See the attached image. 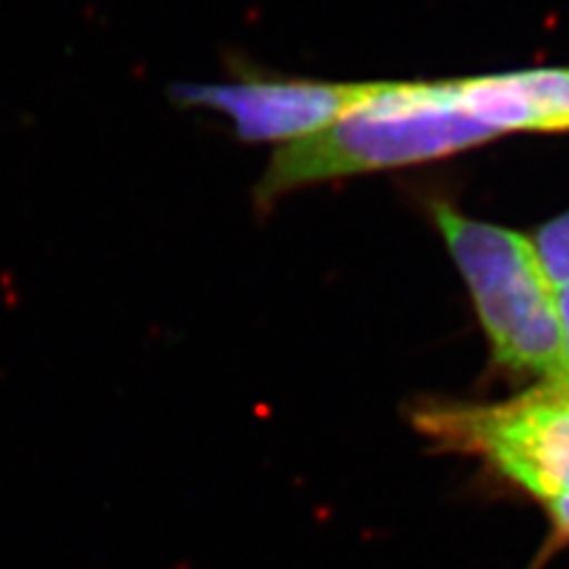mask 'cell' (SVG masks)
Wrapping results in <instances>:
<instances>
[{
	"instance_id": "6da1fadb",
	"label": "cell",
	"mask_w": 569,
	"mask_h": 569,
	"mask_svg": "<svg viewBox=\"0 0 569 569\" xmlns=\"http://www.w3.org/2000/svg\"><path fill=\"white\" fill-rule=\"evenodd\" d=\"M496 138L458 96V81H368L328 129L276 148L252 190L271 211L297 190L432 162Z\"/></svg>"
},
{
	"instance_id": "7a4b0ae2",
	"label": "cell",
	"mask_w": 569,
	"mask_h": 569,
	"mask_svg": "<svg viewBox=\"0 0 569 569\" xmlns=\"http://www.w3.org/2000/svg\"><path fill=\"white\" fill-rule=\"evenodd\" d=\"M427 209L468 284L493 359L508 370L569 385L558 292L531 240L470 219L441 200Z\"/></svg>"
},
{
	"instance_id": "3957f363",
	"label": "cell",
	"mask_w": 569,
	"mask_h": 569,
	"mask_svg": "<svg viewBox=\"0 0 569 569\" xmlns=\"http://www.w3.org/2000/svg\"><path fill=\"white\" fill-rule=\"evenodd\" d=\"M408 418L439 451L485 458L546 503L569 493L567 382H543L506 403L420 401Z\"/></svg>"
},
{
	"instance_id": "277c9868",
	"label": "cell",
	"mask_w": 569,
	"mask_h": 569,
	"mask_svg": "<svg viewBox=\"0 0 569 569\" xmlns=\"http://www.w3.org/2000/svg\"><path fill=\"white\" fill-rule=\"evenodd\" d=\"M228 81L173 83L171 102L226 117L230 133L242 142H273L278 148L328 129L368 86L278 74L238 58L228 60Z\"/></svg>"
},
{
	"instance_id": "5b68a950",
	"label": "cell",
	"mask_w": 569,
	"mask_h": 569,
	"mask_svg": "<svg viewBox=\"0 0 569 569\" xmlns=\"http://www.w3.org/2000/svg\"><path fill=\"white\" fill-rule=\"evenodd\" d=\"M456 81L462 107L493 136L569 131V67Z\"/></svg>"
},
{
	"instance_id": "8992f818",
	"label": "cell",
	"mask_w": 569,
	"mask_h": 569,
	"mask_svg": "<svg viewBox=\"0 0 569 569\" xmlns=\"http://www.w3.org/2000/svg\"><path fill=\"white\" fill-rule=\"evenodd\" d=\"M531 244L556 290L569 284V211L541 226L531 238Z\"/></svg>"
},
{
	"instance_id": "52a82bcc",
	"label": "cell",
	"mask_w": 569,
	"mask_h": 569,
	"mask_svg": "<svg viewBox=\"0 0 569 569\" xmlns=\"http://www.w3.org/2000/svg\"><path fill=\"white\" fill-rule=\"evenodd\" d=\"M550 515H553V522L556 527L569 537V493L556 498V501H550Z\"/></svg>"
},
{
	"instance_id": "ba28073f",
	"label": "cell",
	"mask_w": 569,
	"mask_h": 569,
	"mask_svg": "<svg viewBox=\"0 0 569 569\" xmlns=\"http://www.w3.org/2000/svg\"><path fill=\"white\" fill-rule=\"evenodd\" d=\"M558 292V311L562 320V332H565V342H567V353H569V284H562Z\"/></svg>"
}]
</instances>
